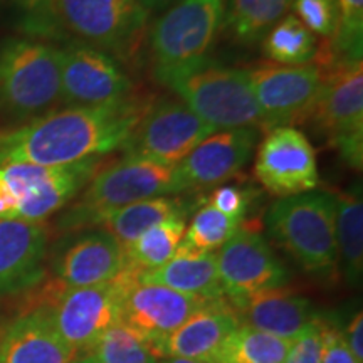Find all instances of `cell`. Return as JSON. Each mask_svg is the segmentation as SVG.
<instances>
[{"label": "cell", "instance_id": "obj_11", "mask_svg": "<svg viewBox=\"0 0 363 363\" xmlns=\"http://www.w3.org/2000/svg\"><path fill=\"white\" fill-rule=\"evenodd\" d=\"M214 131L187 104L163 98L145 108L123 145L125 157L175 167Z\"/></svg>", "mask_w": 363, "mask_h": 363}, {"label": "cell", "instance_id": "obj_37", "mask_svg": "<svg viewBox=\"0 0 363 363\" xmlns=\"http://www.w3.org/2000/svg\"><path fill=\"white\" fill-rule=\"evenodd\" d=\"M49 2L51 0H0V7L13 9L24 13L27 30L39 34L45 13H48Z\"/></svg>", "mask_w": 363, "mask_h": 363}, {"label": "cell", "instance_id": "obj_26", "mask_svg": "<svg viewBox=\"0 0 363 363\" xmlns=\"http://www.w3.org/2000/svg\"><path fill=\"white\" fill-rule=\"evenodd\" d=\"M291 342L239 325L203 363H283Z\"/></svg>", "mask_w": 363, "mask_h": 363}, {"label": "cell", "instance_id": "obj_42", "mask_svg": "<svg viewBox=\"0 0 363 363\" xmlns=\"http://www.w3.org/2000/svg\"><path fill=\"white\" fill-rule=\"evenodd\" d=\"M126 2L133 4V6H140V7H142V4H140V0H126Z\"/></svg>", "mask_w": 363, "mask_h": 363}, {"label": "cell", "instance_id": "obj_4", "mask_svg": "<svg viewBox=\"0 0 363 363\" xmlns=\"http://www.w3.org/2000/svg\"><path fill=\"white\" fill-rule=\"evenodd\" d=\"M175 167L131 157L104 167L88 182L79 201L59 219V229L98 227L108 214L130 203L180 194Z\"/></svg>", "mask_w": 363, "mask_h": 363}, {"label": "cell", "instance_id": "obj_36", "mask_svg": "<svg viewBox=\"0 0 363 363\" xmlns=\"http://www.w3.org/2000/svg\"><path fill=\"white\" fill-rule=\"evenodd\" d=\"M321 363H362L350 352L343 333L323 321V348H321Z\"/></svg>", "mask_w": 363, "mask_h": 363}, {"label": "cell", "instance_id": "obj_18", "mask_svg": "<svg viewBox=\"0 0 363 363\" xmlns=\"http://www.w3.org/2000/svg\"><path fill=\"white\" fill-rule=\"evenodd\" d=\"M125 266L123 246L104 229L88 230L74 238L52 262L56 281L66 288L110 283Z\"/></svg>", "mask_w": 363, "mask_h": 363}, {"label": "cell", "instance_id": "obj_13", "mask_svg": "<svg viewBox=\"0 0 363 363\" xmlns=\"http://www.w3.org/2000/svg\"><path fill=\"white\" fill-rule=\"evenodd\" d=\"M62 101L69 106H111L131 99L133 84L111 54L79 40L59 49Z\"/></svg>", "mask_w": 363, "mask_h": 363}, {"label": "cell", "instance_id": "obj_27", "mask_svg": "<svg viewBox=\"0 0 363 363\" xmlns=\"http://www.w3.org/2000/svg\"><path fill=\"white\" fill-rule=\"evenodd\" d=\"M294 0H225L222 27L235 43L254 44L288 16Z\"/></svg>", "mask_w": 363, "mask_h": 363}, {"label": "cell", "instance_id": "obj_34", "mask_svg": "<svg viewBox=\"0 0 363 363\" xmlns=\"http://www.w3.org/2000/svg\"><path fill=\"white\" fill-rule=\"evenodd\" d=\"M323 318L315 316L291 342L283 363H321L323 348Z\"/></svg>", "mask_w": 363, "mask_h": 363}, {"label": "cell", "instance_id": "obj_23", "mask_svg": "<svg viewBox=\"0 0 363 363\" xmlns=\"http://www.w3.org/2000/svg\"><path fill=\"white\" fill-rule=\"evenodd\" d=\"M140 281L203 299L224 298L216 252H197L182 242L169 262L157 269L142 271Z\"/></svg>", "mask_w": 363, "mask_h": 363}, {"label": "cell", "instance_id": "obj_10", "mask_svg": "<svg viewBox=\"0 0 363 363\" xmlns=\"http://www.w3.org/2000/svg\"><path fill=\"white\" fill-rule=\"evenodd\" d=\"M224 11L225 0H180L157 17L147 33L153 74L206 57L222 29Z\"/></svg>", "mask_w": 363, "mask_h": 363}, {"label": "cell", "instance_id": "obj_17", "mask_svg": "<svg viewBox=\"0 0 363 363\" xmlns=\"http://www.w3.org/2000/svg\"><path fill=\"white\" fill-rule=\"evenodd\" d=\"M259 131L238 128L214 131L175 167L182 192L222 185L246 167Z\"/></svg>", "mask_w": 363, "mask_h": 363}, {"label": "cell", "instance_id": "obj_6", "mask_svg": "<svg viewBox=\"0 0 363 363\" xmlns=\"http://www.w3.org/2000/svg\"><path fill=\"white\" fill-rule=\"evenodd\" d=\"M99 163V158H89L62 167H0V219L44 224L88 185Z\"/></svg>", "mask_w": 363, "mask_h": 363}, {"label": "cell", "instance_id": "obj_31", "mask_svg": "<svg viewBox=\"0 0 363 363\" xmlns=\"http://www.w3.org/2000/svg\"><path fill=\"white\" fill-rule=\"evenodd\" d=\"M91 355L99 363H158L150 345L123 321L101 335Z\"/></svg>", "mask_w": 363, "mask_h": 363}, {"label": "cell", "instance_id": "obj_20", "mask_svg": "<svg viewBox=\"0 0 363 363\" xmlns=\"http://www.w3.org/2000/svg\"><path fill=\"white\" fill-rule=\"evenodd\" d=\"M239 325L225 296L212 299L190 315L169 337L153 345L152 352L158 360L189 358L203 362Z\"/></svg>", "mask_w": 363, "mask_h": 363}, {"label": "cell", "instance_id": "obj_16", "mask_svg": "<svg viewBox=\"0 0 363 363\" xmlns=\"http://www.w3.org/2000/svg\"><path fill=\"white\" fill-rule=\"evenodd\" d=\"M216 256L227 299L284 288L289 281L288 269L276 257L259 229L244 222Z\"/></svg>", "mask_w": 363, "mask_h": 363}, {"label": "cell", "instance_id": "obj_38", "mask_svg": "<svg viewBox=\"0 0 363 363\" xmlns=\"http://www.w3.org/2000/svg\"><path fill=\"white\" fill-rule=\"evenodd\" d=\"M345 342H347L350 352L355 355L358 362L363 363V315L358 311L355 316L352 318L350 325H348L347 331L343 335Z\"/></svg>", "mask_w": 363, "mask_h": 363}, {"label": "cell", "instance_id": "obj_2", "mask_svg": "<svg viewBox=\"0 0 363 363\" xmlns=\"http://www.w3.org/2000/svg\"><path fill=\"white\" fill-rule=\"evenodd\" d=\"M195 115L217 130L252 128L264 131L247 69L207 61L155 72Z\"/></svg>", "mask_w": 363, "mask_h": 363}, {"label": "cell", "instance_id": "obj_5", "mask_svg": "<svg viewBox=\"0 0 363 363\" xmlns=\"http://www.w3.org/2000/svg\"><path fill=\"white\" fill-rule=\"evenodd\" d=\"M59 101L61 57L59 48L29 38L0 43V113L16 121L48 115Z\"/></svg>", "mask_w": 363, "mask_h": 363}, {"label": "cell", "instance_id": "obj_19", "mask_svg": "<svg viewBox=\"0 0 363 363\" xmlns=\"http://www.w3.org/2000/svg\"><path fill=\"white\" fill-rule=\"evenodd\" d=\"M48 240L44 224L0 219V294L21 293L40 283Z\"/></svg>", "mask_w": 363, "mask_h": 363}, {"label": "cell", "instance_id": "obj_1", "mask_svg": "<svg viewBox=\"0 0 363 363\" xmlns=\"http://www.w3.org/2000/svg\"><path fill=\"white\" fill-rule=\"evenodd\" d=\"M135 99L111 106H69L0 135V167L72 165L123 148L145 111Z\"/></svg>", "mask_w": 363, "mask_h": 363}, {"label": "cell", "instance_id": "obj_7", "mask_svg": "<svg viewBox=\"0 0 363 363\" xmlns=\"http://www.w3.org/2000/svg\"><path fill=\"white\" fill-rule=\"evenodd\" d=\"M148 12L126 0H51L39 34L57 30L118 57H130L140 43Z\"/></svg>", "mask_w": 363, "mask_h": 363}, {"label": "cell", "instance_id": "obj_39", "mask_svg": "<svg viewBox=\"0 0 363 363\" xmlns=\"http://www.w3.org/2000/svg\"><path fill=\"white\" fill-rule=\"evenodd\" d=\"M180 2V0H140V4H142V7L150 12H162V11H167V9L174 6V4Z\"/></svg>", "mask_w": 363, "mask_h": 363}, {"label": "cell", "instance_id": "obj_25", "mask_svg": "<svg viewBox=\"0 0 363 363\" xmlns=\"http://www.w3.org/2000/svg\"><path fill=\"white\" fill-rule=\"evenodd\" d=\"M187 206L177 197H155L118 208L99 222L121 246H128L148 229L175 216H185Z\"/></svg>", "mask_w": 363, "mask_h": 363}, {"label": "cell", "instance_id": "obj_15", "mask_svg": "<svg viewBox=\"0 0 363 363\" xmlns=\"http://www.w3.org/2000/svg\"><path fill=\"white\" fill-rule=\"evenodd\" d=\"M142 271L126 264L120 272L123 283L121 301V321L153 345L169 337L190 315L212 299H203L192 294L174 291L160 284L140 281Z\"/></svg>", "mask_w": 363, "mask_h": 363}, {"label": "cell", "instance_id": "obj_8", "mask_svg": "<svg viewBox=\"0 0 363 363\" xmlns=\"http://www.w3.org/2000/svg\"><path fill=\"white\" fill-rule=\"evenodd\" d=\"M320 56L323 86L311 120L347 165H363V65Z\"/></svg>", "mask_w": 363, "mask_h": 363}, {"label": "cell", "instance_id": "obj_9", "mask_svg": "<svg viewBox=\"0 0 363 363\" xmlns=\"http://www.w3.org/2000/svg\"><path fill=\"white\" fill-rule=\"evenodd\" d=\"M123 283H110L66 288L51 281L40 291L39 308L48 310L57 333L78 355L91 353L101 335L121 321Z\"/></svg>", "mask_w": 363, "mask_h": 363}, {"label": "cell", "instance_id": "obj_21", "mask_svg": "<svg viewBox=\"0 0 363 363\" xmlns=\"http://www.w3.org/2000/svg\"><path fill=\"white\" fill-rule=\"evenodd\" d=\"M78 357L44 308L16 318L0 338V363H72Z\"/></svg>", "mask_w": 363, "mask_h": 363}, {"label": "cell", "instance_id": "obj_35", "mask_svg": "<svg viewBox=\"0 0 363 363\" xmlns=\"http://www.w3.org/2000/svg\"><path fill=\"white\" fill-rule=\"evenodd\" d=\"M251 201V192L247 189H242L238 184H224L219 185L211 194L208 206H212L216 211L222 212V214L244 220V216L247 214Z\"/></svg>", "mask_w": 363, "mask_h": 363}, {"label": "cell", "instance_id": "obj_41", "mask_svg": "<svg viewBox=\"0 0 363 363\" xmlns=\"http://www.w3.org/2000/svg\"><path fill=\"white\" fill-rule=\"evenodd\" d=\"M72 363H99V362L93 355H91V353H86V355H81L76 358Z\"/></svg>", "mask_w": 363, "mask_h": 363}, {"label": "cell", "instance_id": "obj_22", "mask_svg": "<svg viewBox=\"0 0 363 363\" xmlns=\"http://www.w3.org/2000/svg\"><path fill=\"white\" fill-rule=\"evenodd\" d=\"M227 299V298H225ZM240 325L284 340H294L316 313L311 303L286 288L227 299Z\"/></svg>", "mask_w": 363, "mask_h": 363}, {"label": "cell", "instance_id": "obj_33", "mask_svg": "<svg viewBox=\"0 0 363 363\" xmlns=\"http://www.w3.org/2000/svg\"><path fill=\"white\" fill-rule=\"evenodd\" d=\"M293 9L301 24L313 34L330 43L338 27V9L335 0H294Z\"/></svg>", "mask_w": 363, "mask_h": 363}, {"label": "cell", "instance_id": "obj_40", "mask_svg": "<svg viewBox=\"0 0 363 363\" xmlns=\"http://www.w3.org/2000/svg\"><path fill=\"white\" fill-rule=\"evenodd\" d=\"M158 363H203V362L189 360V358H160Z\"/></svg>", "mask_w": 363, "mask_h": 363}, {"label": "cell", "instance_id": "obj_32", "mask_svg": "<svg viewBox=\"0 0 363 363\" xmlns=\"http://www.w3.org/2000/svg\"><path fill=\"white\" fill-rule=\"evenodd\" d=\"M335 4L338 9L337 33L320 54L342 61H358L363 48V0H335Z\"/></svg>", "mask_w": 363, "mask_h": 363}, {"label": "cell", "instance_id": "obj_29", "mask_svg": "<svg viewBox=\"0 0 363 363\" xmlns=\"http://www.w3.org/2000/svg\"><path fill=\"white\" fill-rule=\"evenodd\" d=\"M262 52L274 65L301 66L316 57L318 44L296 16L289 13L276 22L262 38Z\"/></svg>", "mask_w": 363, "mask_h": 363}, {"label": "cell", "instance_id": "obj_28", "mask_svg": "<svg viewBox=\"0 0 363 363\" xmlns=\"http://www.w3.org/2000/svg\"><path fill=\"white\" fill-rule=\"evenodd\" d=\"M185 216H175L148 229L138 239L123 247L126 264L140 271L157 269L169 262L184 239Z\"/></svg>", "mask_w": 363, "mask_h": 363}, {"label": "cell", "instance_id": "obj_14", "mask_svg": "<svg viewBox=\"0 0 363 363\" xmlns=\"http://www.w3.org/2000/svg\"><path fill=\"white\" fill-rule=\"evenodd\" d=\"M252 172L261 187L279 199L311 192L320 184L316 150L294 126L266 131L256 150Z\"/></svg>", "mask_w": 363, "mask_h": 363}, {"label": "cell", "instance_id": "obj_30", "mask_svg": "<svg viewBox=\"0 0 363 363\" xmlns=\"http://www.w3.org/2000/svg\"><path fill=\"white\" fill-rule=\"evenodd\" d=\"M242 220L234 219L212 206H203L194 216L190 225L185 229L182 244L197 252H214L235 234Z\"/></svg>", "mask_w": 363, "mask_h": 363}, {"label": "cell", "instance_id": "obj_24", "mask_svg": "<svg viewBox=\"0 0 363 363\" xmlns=\"http://www.w3.org/2000/svg\"><path fill=\"white\" fill-rule=\"evenodd\" d=\"M335 238L338 267L352 286L362 283L363 274V199L360 185L335 192Z\"/></svg>", "mask_w": 363, "mask_h": 363}, {"label": "cell", "instance_id": "obj_3", "mask_svg": "<svg viewBox=\"0 0 363 363\" xmlns=\"http://www.w3.org/2000/svg\"><path fill=\"white\" fill-rule=\"evenodd\" d=\"M266 229L303 271L333 278L338 269L333 194L311 190L279 199L267 211Z\"/></svg>", "mask_w": 363, "mask_h": 363}, {"label": "cell", "instance_id": "obj_12", "mask_svg": "<svg viewBox=\"0 0 363 363\" xmlns=\"http://www.w3.org/2000/svg\"><path fill=\"white\" fill-rule=\"evenodd\" d=\"M251 88L262 116L264 131L311 120L323 86L318 65L283 66L274 62L247 69Z\"/></svg>", "mask_w": 363, "mask_h": 363}]
</instances>
